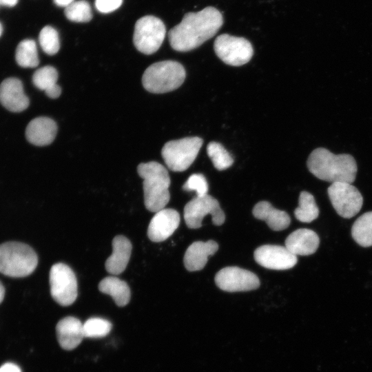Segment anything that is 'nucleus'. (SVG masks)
<instances>
[{
	"mask_svg": "<svg viewBox=\"0 0 372 372\" xmlns=\"http://www.w3.org/2000/svg\"><path fill=\"white\" fill-rule=\"evenodd\" d=\"M223 23V15L214 7L187 12L180 23L169 31L170 45L179 52L192 50L213 37Z\"/></svg>",
	"mask_w": 372,
	"mask_h": 372,
	"instance_id": "nucleus-1",
	"label": "nucleus"
},
{
	"mask_svg": "<svg viewBox=\"0 0 372 372\" xmlns=\"http://www.w3.org/2000/svg\"><path fill=\"white\" fill-rule=\"evenodd\" d=\"M309 172L318 178L331 183H352L357 173L354 158L348 154H334L324 147L315 149L307 162Z\"/></svg>",
	"mask_w": 372,
	"mask_h": 372,
	"instance_id": "nucleus-2",
	"label": "nucleus"
},
{
	"mask_svg": "<svg viewBox=\"0 0 372 372\" xmlns=\"http://www.w3.org/2000/svg\"><path fill=\"white\" fill-rule=\"evenodd\" d=\"M143 179L145 206L149 211L164 209L170 199V178L167 169L156 161L141 163L137 167Z\"/></svg>",
	"mask_w": 372,
	"mask_h": 372,
	"instance_id": "nucleus-3",
	"label": "nucleus"
},
{
	"mask_svg": "<svg viewBox=\"0 0 372 372\" xmlns=\"http://www.w3.org/2000/svg\"><path fill=\"white\" fill-rule=\"evenodd\" d=\"M38 258L29 245L19 242L0 245V273L10 277L29 276L36 269Z\"/></svg>",
	"mask_w": 372,
	"mask_h": 372,
	"instance_id": "nucleus-4",
	"label": "nucleus"
},
{
	"mask_svg": "<svg viewBox=\"0 0 372 372\" xmlns=\"http://www.w3.org/2000/svg\"><path fill=\"white\" fill-rule=\"evenodd\" d=\"M184 67L175 61H163L153 63L144 72L142 83L146 90L162 94L178 88L184 82Z\"/></svg>",
	"mask_w": 372,
	"mask_h": 372,
	"instance_id": "nucleus-5",
	"label": "nucleus"
},
{
	"mask_svg": "<svg viewBox=\"0 0 372 372\" xmlns=\"http://www.w3.org/2000/svg\"><path fill=\"white\" fill-rule=\"evenodd\" d=\"M203 143L197 136L170 141L163 147L161 154L170 170L183 172L194 161Z\"/></svg>",
	"mask_w": 372,
	"mask_h": 372,
	"instance_id": "nucleus-6",
	"label": "nucleus"
},
{
	"mask_svg": "<svg viewBox=\"0 0 372 372\" xmlns=\"http://www.w3.org/2000/svg\"><path fill=\"white\" fill-rule=\"evenodd\" d=\"M165 34V26L160 19L151 15L145 16L135 24L134 44L139 52L151 54L161 46Z\"/></svg>",
	"mask_w": 372,
	"mask_h": 372,
	"instance_id": "nucleus-7",
	"label": "nucleus"
},
{
	"mask_svg": "<svg viewBox=\"0 0 372 372\" xmlns=\"http://www.w3.org/2000/svg\"><path fill=\"white\" fill-rule=\"evenodd\" d=\"M50 293L61 306H69L76 299L78 287L76 276L65 264L56 263L52 266L49 276Z\"/></svg>",
	"mask_w": 372,
	"mask_h": 372,
	"instance_id": "nucleus-8",
	"label": "nucleus"
},
{
	"mask_svg": "<svg viewBox=\"0 0 372 372\" xmlns=\"http://www.w3.org/2000/svg\"><path fill=\"white\" fill-rule=\"evenodd\" d=\"M214 49L221 61L232 66H240L248 63L254 54L252 45L247 39L228 34L216 37Z\"/></svg>",
	"mask_w": 372,
	"mask_h": 372,
	"instance_id": "nucleus-9",
	"label": "nucleus"
},
{
	"mask_svg": "<svg viewBox=\"0 0 372 372\" xmlns=\"http://www.w3.org/2000/svg\"><path fill=\"white\" fill-rule=\"evenodd\" d=\"M211 216L212 223L217 226L224 223L225 216L218 201L210 195L196 196L188 202L184 207V219L190 229H198L202 226L205 216Z\"/></svg>",
	"mask_w": 372,
	"mask_h": 372,
	"instance_id": "nucleus-10",
	"label": "nucleus"
},
{
	"mask_svg": "<svg viewBox=\"0 0 372 372\" xmlns=\"http://www.w3.org/2000/svg\"><path fill=\"white\" fill-rule=\"evenodd\" d=\"M331 203L340 216L350 218L361 209L363 198L359 190L349 183H333L327 189Z\"/></svg>",
	"mask_w": 372,
	"mask_h": 372,
	"instance_id": "nucleus-11",
	"label": "nucleus"
},
{
	"mask_svg": "<svg viewBox=\"0 0 372 372\" xmlns=\"http://www.w3.org/2000/svg\"><path fill=\"white\" fill-rule=\"evenodd\" d=\"M215 282L227 292L248 291L258 289L260 280L253 272L238 267H227L215 276Z\"/></svg>",
	"mask_w": 372,
	"mask_h": 372,
	"instance_id": "nucleus-12",
	"label": "nucleus"
},
{
	"mask_svg": "<svg viewBox=\"0 0 372 372\" xmlns=\"http://www.w3.org/2000/svg\"><path fill=\"white\" fill-rule=\"evenodd\" d=\"M256 262L262 267L274 270H285L294 267L297 256L291 253L286 247L265 245L254 251Z\"/></svg>",
	"mask_w": 372,
	"mask_h": 372,
	"instance_id": "nucleus-13",
	"label": "nucleus"
},
{
	"mask_svg": "<svg viewBox=\"0 0 372 372\" xmlns=\"http://www.w3.org/2000/svg\"><path fill=\"white\" fill-rule=\"evenodd\" d=\"M180 214L174 209H162L152 218L147 229V236L156 242L167 239L178 228Z\"/></svg>",
	"mask_w": 372,
	"mask_h": 372,
	"instance_id": "nucleus-14",
	"label": "nucleus"
},
{
	"mask_svg": "<svg viewBox=\"0 0 372 372\" xmlns=\"http://www.w3.org/2000/svg\"><path fill=\"white\" fill-rule=\"evenodd\" d=\"M0 103L8 110L20 112L29 105L21 81L14 77L3 80L0 84Z\"/></svg>",
	"mask_w": 372,
	"mask_h": 372,
	"instance_id": "nucleus-15",
	"label": "nucleus"
},
{
	"mask_svg": "<svg viewBox=\"0 0 372 372\" xmlns=\"http://www.w3.org/2000/svg\"><path fill=\"white\" fill-rule=\"evenodd\" d=\"M56 331L60 346L65 350L75 349L85 338L83 324L72 316L65 317L59 321Z\"/></svg>",
	"mask_w": 372,
	"mask_h": 372,
	"instance_id": "nucleus-16",
	"label": "nucleus"
},
{
	"mask_svg": "<svg viewBox=\"0 0 372 372\" xmlns=\"http://www.w3.org/2000/svg\"><path fill=\"white\" fill-rule=\"evenodd\" d=\"M57 132V125L52 119L41 116L32 119L25 130L27 140L37 146L50 144L54 140Z\"/></svg>",
	"mask_w": 372,
	"mask_h": 372,
	"instance_id": "nucleus-17",
	"label": "nucleus"
},
{
	"mask_svg": "<svg viewBox=\"0 0 372 372\" xmlns=\"http://www.w3.org/2000/svg\"><path fill=\"white\" fill-rule=\"evenodd\" d=\"M320 244L318 234L309 229H298L285 240L286 248L293 254L308 256L316 251Z\"/></svg>",
	"mask_w": 372,
	"mask_h": 372,
	"instance_id": "nucleus-18",
	"label": "nucleus"
},
{
	"mask_svg": "<svg viewBox=\"0 0 372 372\" xmlns=\"http://www.w3.org/2000/svg\"><path fill=\"white\" fill-rule=\"evenodd\" d=\"M218 249V245L214 240L196 241L187 249L184 256V265L189 271H199L204 268L209 256Z\"/></svg>",
	"mask_w": 372,
	"mask_h": 372,
	"instance_id": "nucleus-19",
	"label": "nucleus"
},
{
	"mask_svg": "<svg viewBox=\"0 0 372 372\" xmlns=\"http://www.w3.org/2000/svg\"><path fill=\"white\" fill-rule=\"evenodd\" d=\"M112 254L105 261V269L113 275L121 273L126 268L132 252V243L126 237L118 235L112 240Z\"/></svg>",
	"mask_w": 372,
	"mask_h": 372,
	"instance_id": "nucleus-20",
	"label": "nucleus"
},
{
	"mask_svg": "<svg viewBox=\"0 0 372 372\" xmlns=\"http://www.w3.org/2000/svg\"><path fill=\"white\" fill-rule=\"evenodd\" d=\"M255 218L266 222L273 231H281L289 227L291 223L289 216L285 211L274 208L267 201H260L253 208Z\"/></svg>",
	"mask_w": 372,
	"mask_h": 372,
	"instance_id": "nucleus-21",
	"label": "nucleus"
},
{
	"mask_svg": "<svg viewBox=\"0 0 372 372\" xmlns=\"http://www.w3.org/2000/svg\"><path fill=\"white\" fill-rule=\"evenodd\" d=\"M58 72L50 65H46L36 70L32 76L33 84L39 90L45 91L51 99L58 98L61 89L57 84Z\"/></svg>",
	"mask_w": 372,
	"mask_h": 372,
	"instance_id": "nucleus-22",
	"label": "nucleus"
},
{
	"mask_svg": "<svg viewBox=\"0 0 372 372\" xmlns=\"http://www.w3.org/2000/svg\"><path fill=\"white\" fill-rule=\"evenodd\" d=\"M101 292L110 295L119 307L125 306L130 300V289L127 284L114 276H107L99 284Z\"/></svg>",
	"mask_w": 372,
	"mask_h": 372,
	"instance_id": "nucleus-23",
	"label": "nucleus"
},
{
	"mask_svg": "<svg viewBox=\"0 0 372 372\" xmlns=\"http://www.w3.org/2000/svg\"><path fill=\"white\" fill-rule=\"evenodd\" d=\"M351 235L360 246H372V211L366 212L358 218L352 226Z\"/></svg>",
	"mask_w": 372,
	"mask_h": 372,
	"instance_id": "nucleus-24",
	"label": "nucleus"
},
{
	"mask_svg": "<svg viewBox=\"0 0 372 372\" xmlns=\"http://www.w3.org/2000/svg\"><path fill=\"white\" fill-rule=\"evenodd\" d=\"M15 59L22 68H35L39 63L37 44L32 39H24L17 45Z\"/></svg>",
	"mask_w": 372,
	"mask_h": 372,
	"instance_id": "nucleus-25",
	"label": "nucleus"
},
{
	"mask_svg": "<svg viewBox=\"0 0 372 372\" xmlns=\"http://www.w3.org/2000/svg\"><path fill=\"white\" fill-rule=\"evenodd\" d=\"M296 218L302 223H311L319 215V209L313 196L305 191L299 196L298 207L294 211Z\"/></svg>",
	"mask_w": 372,
	"mask_h": 372,
	"instance_id": "nucleus-26",
	"label": "nucleus"
},
{
	"mask_svg": "<svg viewBox=\"0 0 372 372\" xmlns=\"http://www.w3.org/2000/svg\"><path fill=\"white\" fill-rule=\"evenodd\" d=\"M207 153L215 168L219 171L230 167L234 163L232 156L219 143L210 142L207 147Z\"/></svg>",
	"mask_w": 372,
	"mask_h": 372,
	"instance_id": "nucleus-27",
	"label": "nucleus"
},
{
	"mask_svg": "<svg viewBox=\"0 0 372 372\" xmlns=\"http://www.w3.org/2000/svg\"><path fill=\"white\" fill-rule=\"evenodd\" d=\"M68 19L74 22H88L92 18L90 3L85 0L74 1L65 8Z\"/></svg>",
	"mask_w": 372,
	"mask_h": 372,
	"instance_id": "nucleus-28",
	"label": "nucleus"
},
{
	"mask_svg": "<svg viewBox=\"0 0 372 372\" xmlns=\"http://www.w3.org/2000/svg\"><path fill=\"white\" fill-rule=\"evenodd\" d=\"M39 41L42 50L49 55H54L59 50V34L50 25H46L41 29L39 35Z\"/></svg>",
	"mask_w": 372,
	"mask_h": 372,
	"instance_id": "nucleus-29",
	"label": "nucleus"
},
{
	"mask_svg": "<svg viewBox=\"0 0 372 372\" xmlns=\"http://www.w3.org/2000/svg\"><path fill=\"white\" fill-rule=\"evenodd\" d=\"M111 329V322L101 318H91L83 323L84 335L86 338L104 337L110 333Z\"/></svg>",
	"mask_w": 372,
	"mask_h": 372,
	"instance_id": "nucleus-30",
	"label": "nucleus"
},
{
	"mask_svg": "<svg viewBox=\"0 0 372 372\" xmlns=\"http://www.w3.org/2000/svg\"><path fill=\"white\" fill-rule=\"evenodd\" d=\"M185 191H194L197 196H203L207 194L208 184L205 176L201 174L191 175L183 186Z\"/></svg>",
	"mask_w": 372,
	"mask_h": 372,
	"instance_id": "nucleus-31",
	"label": "nucleus"
},
{
	"mask_svg": "<svg viewBox=\"0 0 372 372\" xmlns=\"http://www.w3.org/2000/svg\"><path fill=\"white\" fill-rule=\"evenodd\" d=\"M123 0H96L95 6L102 13H109L118 9Z\"/></svg>",
	"mask_w": 372,
	"mask_h": 372,
	"instance_id": "nucleus-32",
	"label": "nucleus"
},
{
	"mask_svg": "<svg viewBox=\"0 0 372 372\" xmlns=\"http://www.w3.org/2000/svg\"><path fill=\"white\" fill-rule=\"evenodd\" d=\"M0 372H21V371L17 364L8 362L0 367Z\"/></svg>",
	"mask_w": 372,
	"mask_h": 372,
	"instance_id": "nucleus-33",
	"label": "nucleus"
},
{
	"mask_svg": "<svg viewBox=\"0 0 372 372\" xmlns=\"http://www.w3.org/2000/svg\"><path fill=\"white\" fill-rule=\"evenodd\" d=\"M19 0H0V5L12 8L18 3Z\"/></svg>",
	"mask_w": 372,
	"mask_h": 372,
	"instance_id": "nucleus-34",
	"label": "nucleus"
},
{
	"mask_svg": "<svg viewBox=\"0 0 372 372\" xmlns=\"http://www.w3.org/2000/svg\"><path fill=\"white\" fill-rule=\"evenodd\" d=\"M74 1V0H54V2L55 3V4H56L59 6L65 7V8L68 6L70 4H71Z\"/></svg>",
	"mask_w": 372,
	"mask_h": 372,
	"instance_id": "nucleus-35",
	"label": "nucleus"
},
{
	"mask_svg": "<svg viewBox=\"0 0 372 372\" xmlns=\"http://www.w3.org/2000/svg\"><path fill=\"white\" fill-rule=\"evenodd\" d=\"M4 295H5V289H4L3 285L0 281V304L1 303V302L3 301L4 298Z\"/></svg>",
	"mask_w": 372,
	"mask_h": 372,
	"instance_id": "nucleus-36",
	"label": "nucleus"
},
{
	"mask_svg": "<svg viewBox=\"0 0 372 372\" xmlns=\"http://www.w3.org/2000/svg\"><path fill=\"white\" fill-rule=\"evenodd\" d=\"M3 32V26L2 24L0 23V37L1 36Z\"/></svg>",
	"mask_w": 372,
	"mask_h": 372,
	"instance_id": "nucleus-37",
	"label": "nucleus"
}]
</instances>
